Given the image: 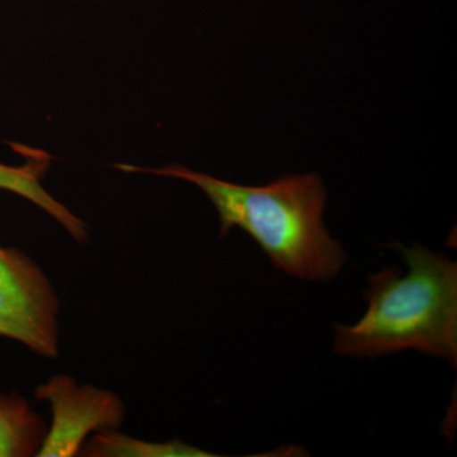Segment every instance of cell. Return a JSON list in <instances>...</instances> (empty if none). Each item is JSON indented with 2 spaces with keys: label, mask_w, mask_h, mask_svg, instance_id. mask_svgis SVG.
<instances>
[{
  "label": "cell",
  "mask_w": 457,
  "mask_h": 457,
  "mask_svg": "<svg viewBox=\"0 0 457 457\" xmlns=\"http://www.w3.org/2000/svg\"><path fill=\"white\" fill-rule=\"evenodd\" d=\"M129 173H149L186 180L212 201L220 219V237L234 228L248 234L276 269L291 278L329 282L339 275L347 254L323 221L327 191L317 174L284 176L266 186H243L188 170L179 164L144 168L117 164Z\"/></svg>",
  "instance_id": "6da1fadb"
},
{
  "label": "cell",
  "mask_w": 457,
  "mask_h": 457,
  "mask_svg": "<svg viewBox=\"0 0 457 457\" xmlns=\"http://www.w3.org/2000/svg\"><path fill=\"white\" fill-rule=\"evenodd\" d=\"M408 273L369 275L368 311L353 326L336 324L335 353L376 359L404 351L457 363V263L420 245L395 243Z\"/></svg>",
  "instance_id": "7a4b0ae2"
},
{
  "label": "cell",
  "mask_w": 457,
  "mask_h": 457,
  "mask_svg": "<svg viewBox=\"0 0 457 457\" xmlns=\"http://www.w3.org/2000/svg\"><path fill=\"white\" fill-rule=\"evenodd\" d=\"M59 299L40 267L23 252L0 245V337L55 359Z\"/></svg>",
  "instance_id": "3957f363"
},
{
  "label": "cell",
  "mask_w": 457,
  "mask_h": 457,
  "mask_svg": "<svg viewBox=\"0 0 457 457\" xmlns=\"http://www.w3.org/2000/svg\"><path fill=\"white\" fill-rule=\"evenodd\" d=\"M35 394L49 403L53 414L38 457L79 455L90 433L117 429L125 417V405L116 394L90 385L79 386L69 376L50 378Z\"/></svg>",
  "instance_id": "277c9868"
},
{
  "label": "cell",
  "mask_w": 457,
  "mask_h": 457,
  "mask_svg": "<svg viewBox=\"0 0 457 457\" xmlns=\"http://www.w3.org/2000/svg\"><path fill=\"white\" fill-rule=\"evenodd\" d=\"M18 150L26 156V163L18 167L0 163V191L11 192L29 201L59 222L77 242H84L88 237L86 222L69 212L42 186L41 180L49 170V156L23 145L18 146Z\"/></svg>",
  "instance_id": "5b68a950"
},
{
  "label": "cell",
  "mask_w": 457,
  "mask_h": 457,
  "mask_svg": "<svg viewBox=\"0 0 457 457\" xmlns=\"http://www.w3.org/2000/svg\"><path fill=\"white\" fill-rule=\"evenodd\" d=\"M46 426L25 398L0 394V457L37 455Z\"/></svg>",
  "instance_id": "8992f818"
},
{
  "label": "cell",
  "mask_w": 457,
  "mask_h": 457,
  "mask_svg": "<svg viewBox=\"0 0 457 457\" xmlns=\"http://www.w3.org/2000/svg\"><path fill=\"white\" fill-rule=\"evenodd\" d=\"M83 456L204 457L213 456L180 441L143 442L112 431L98 433L80 450Z\"/></svg>",
  "instance_id": "52a82bcc"
}]
</instances>
